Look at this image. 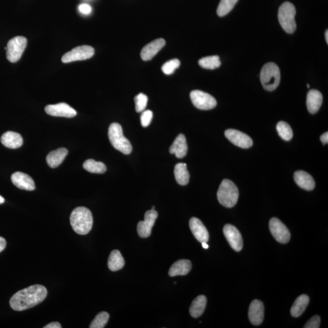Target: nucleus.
I'll list each match as a JSON object with an SVG mask.
<instances>
[{"instance_id": "1", "label": "nucleus", "mask_w": 328, "mask_h": 328, "mask_svg": "<svg viewBox=\"0 0 328 328\" xmlns=\"http://www.w3.org/2000/svg\"><path fill=\"white\" fill-rule=\"evenodd\" d=\"M47 295L48 291L45 286L32 285L13 295L10 300V306L16 311L28 310L43 302Z\"/></svg>"}, {"instance_id": "2", "label": "nucleus", "mask_w": 328, "mask_h": 328, "mask_svg": "<svg viewBox=\"0 0 328 328\" xmlns=\"http://www.w3.org/2000/svg\"><path fill=\"white\" fill-rule=\"evenodd\" d=\"M70 223L74 231L79 235H87L93 227L92 212L85 207L74 209L71 214Z\"/></svg>"}, {"instance_id": "3", "label": "nucleus", "mask_w": 328, "mask_h": 328, "mask_svg": "<svg viewBox=\"0 0 328 328\" xmlns=\"http://www.w3.org/2000/svg\"><path fill=\"white\" fill-rule=\"evenodd\" d=\"M217 198L220 205L227 208H233L238 200V189L232 181L225 179L218 190Z\"/></svg>"}, {"instance_id": "4", "label": "nucleus", "mask_w": 328, "mask_h": 328, "mask_svg": "<svg viewBox=\"0 0 328 328\" xmlns=\"http://www.w3.org/2000/svg\"><path fill=\"white\" fill-rule=\"evenodd\" d=\"M281 74L279 68L274 63L269 62L263 66L260 80L263 88L269 92L276 90L280 84Z\"/></svg>"}, {"instance_id": "5", "label": "nucleus", "mask_w": 328, "mask_h": 328, "mask_svg": "<svg viewBox=\"0 0 328 328\" xmlns=\"http://www.w3.org/2000/svg\"><path fill=\"white\" fill-rule=\"evenodd\" d=\"M109 137L112 147L123 154L131 153L133 148L131 143L123 134L122 126L118 123H112L109 129Z\"/></svg>"}, {"instance_id": "6", "label": "nucleus", "mask_w": 328, "mask_h": 328, "mask_svg": "<svg viewBox=\"0 0 328 328\" xmlns=\"http://www.w3.org/2000/svg\"><path fill=\"white\" fill-rule=\"evenodd\" d=\"M296 14V7L291 2L286 1L280 5L278 10V20L281 26L288 34H292L296 31L297 24L295 20Z\"/></svg>"}, {"instance_id": "7", "label": "nucleus", "mask_w": 328, "mask_h": 328, "mask_svg": "<svg viewBox=\"0 0 328 328\" xmlns=\"http://www.w3.org/2000/svg\"><path fill=\"white\" fill-rule=\"evenodd\" d=\"M27 41L25 37L16 36L8 41L6 58L11 63H15L20 59L26 48Z\"/></svg>"}, {"instance_id": "8", "label": "nucleus", "mask_w": 328, "mask_h": 328, "mask_svg": "<svg viewBox=\"0 0 328 328\" xmlns=\"http://www.w3.org/2000/svg\"><path fill=\"white\" fill-rule=\"evenodd\" d=\"M193 104L201 110H209L216 108L217 102L213 96L200 90H194L190 93Z\"/></svg>"}, {"instance_id": "9", "label": "nucleus", "mask_w": 328, "mask_h": 328, "mask_svg": "<svg viewBox=\"0 0 328 328\" xmlns=\"http://www.w3.org/2000/svg\"><path fill=\"white\" fill-rule=\"evenodd\" d=\"M95 52V49L92 46L88 45L77 46L63 55L62 61L63 63H68L89 59L94 56Z\"/></svg>"}, {"instance_id": "10", "label": "nucleus", "mask_w": 328, "mask_h": 328, "mask_svg": "<svg viewBox=\"0 0 328 328\" xmlns=\"http://www.w3.org/2000/svg\"><path fill=\"white\" fill-rule=\"evenodd\" d=\"M269 228L273 236L280 243L286 244L290 241L291 233L288 228L277 218L270 220Z\"/></svg>"}, {"instance_id": "11", "label": "nucleus", "mask_w": 328, "mask_h": 328, "mask_svg": "<svg viewBox=\"0 0 328 328\" xmlns=\"http://www.w3.org/2000/svg\"><path fill=\"white\" fill-rule=\"evenodd\" d=\"M158 217V213L155 210L151 209L146 212L144 220L139 222L137 224V230L140 237L145 238L151 235V230Z\"/></svg>"}, {"instance_id": "12", "label": "nucleus", "mask_w": 328, "mask_h": 328, "mask_svg": "<svg viewBox=\"0 0 328 328\" xmlns=\"http://www.w3.org/2000/svg\"><path fill=\"white\" fill-rule=\"evenodd\" d=\"M225 136L232 144L242 148H249L253 145L251 137L236 129H228L225 131Z\"/></svg>"}, {"instance_id": "13", "label": "nucleus", "mask_w": 328, "mask_h": 328, "mask_svg": "<svg viewBox=\"0 0 328 328\" xmlns=\"http://www.w3.org/2000/svg\"><path fill=\"white\" fill-rule=\"evenodd\" d=\"M223 232L231 247L236 252L241 251L243 241L240 232L235 226L226 224L223 228Z\"/></svg>"}, {"instance_id": "14", "label": "nucleus", "mask_w": 328, "mask_h": 328, "mask_svg": "<svg viewBox=\"0 0 328 328\" xmlns=\"http://www.w3.org/2000/svg\"><path fill=\"white\" fill-rule=\"evenodd\" d=\"M45 110L47 114L55 117L72 118L77 115L76 110L66 103L48 105Z\"/></svg>"}, {"instance_id": "15", "label": "nucleus", "mask_w": 328, "mask_h": 328, "mask_svg": "<svg viewBox=\"0 0 328 328\" xmlns=\"http://www.w3.org/2000/svg\"><path fill=\"white\" fill-rule=\"evenodd\" d=\"M11 181L14 186L21 190L33 191L35 189L33 179L26 173L17 172L11 176Z\"/></svg>"}, {"instance_id": "16", "label": "nucleus", "mask_w": 328, "mask_h": 328, "mask_svg": "<svg viewBox=\"0 0 328 328\" xmlns=\"http://www.w3.org/2000/svg\"><path fill=\"white\" fill-rule=\"evenodd\" d=\"M189 225L190 230L194 234L196 239L198 241L202 242H208L209 239V234L205 225L201 222V220L197 218L193 217L190 220Z\"/></svg>"}, {"instance_id": "17", "label": "nucleus", "mask_w": 328, "mask_h": 328, "mask_svg": "<svg viewBox=\"0 0 328 328\" xmlns=\"http://www.w3.org/2000/svg\"><path fill=\"white\" fill-rule=\"evenodd\" d=\"M264 305L260 300H255L250 303L249 308V319L253 325L258 326L262 324L264 319Z\"/></svg>"}, {"instance_id": "18", "label": "nucleus", "mask_w": 328, "mask_h": 328, "mask_svg": "<svg viewBox=\"0 0 328 328\" xmlns=\"http://www.w3.org/2000/svg\"><path fill=\"white\" fill-rule=\"evenodd\" d=\"M165 45V41L163 38H158V39L151 41L142 49L141 53H140L142 59L144 61L152 59Z\"/></svg>"}, {"instance_id": "19", "label": "nucleus", "mask_w": 328, "mask_h": 328, "mask_svg": "<svg viewBox=\"0 0 328 328\" xmlns=\"http://www.w3.org/2000/svg\"><path fill=\"white\" fill-rule=\"evenodd\" d=\"M294 181L302 189L311 191L315 188L316 183L313 176L305 171L299 170L295 172Z\"/></svg>"}, {"instance_id": "20", "label": "nucleus", "mask_w": 328, "mask_h": 328, "mask_svg": "<svg viewBox=\"0 0 328 328\" xmlns=\"http://www.w3.org/2000/svg\"><path fill=\"white\" fill-rule=\"evenodd\" d=\"M171 154H175L176 158L181 159L186 156L188 151L186 137L183 134H180L173 142L169 149Z\"/></svg>"}, {"instance_id": "21", "label": "nucleus", "mask_w": 328, "mask_h": 328, "mask_svg": "<svg viewBox=\"0 0 328 328\" xmlns=\"http://www.w3.org/2000/svg\"><path fill=\"white\" fill-rule=\"evenodd\" d=\"M323 96L322 93L317 90H311L308 92L307 98V105L309 112L311 114L318 112L322 106Z\"/></svg>"}, {"instance_id": "22", "label": "nucleus", "mask_w": 328, "mask_h": 328, "mask_svg": "<svg viewBox=\"0 0 328 328\" xmlns=\"http://www.w3.org/2000/svg\"><path fill=\"white\" fill-rule=\"evenodd\" d=\"M1 142L5 147L16 149L21 147L23 140L20 134L13 131H7L2 135Z\"/></svg>"}, {"instance_id": "23", "label": "nucleus", "mask_w": 328, "mask_h": 328, "mask_svg": "<svg viewBox=\"0 0 328 328\" xmlns=\"http://www.w3.org/2000/svg\"><path fill=\"white\" fill-rule=\"evenodd\" d=\"M68 153V151L65 148H60L52 151L46 156L47 163L52 169H55L62 163Z\"/></svg>"}, {"instance_id": "24", "label": "nucleus", "mask_w": 328, "mask_h": 328, "mask_svg": "<svg viewBox=\"0 0 328 328\" xmlns=\"http://www.w3.org/2000/svg\"><path fill=\"white\" fill-rule=\"evenodd\" d=\"M192 269V263L188 260H180L176 261L171 266L169 271L170 277L178 276V275H186L189 274Z\"/></svg>"}, {"instance_id": "25", "label": "nucleus", "mask_w": 328, "mask_h": 328, "mask_svg": "<svg viewBox=\"0 0 328 328\" xmlns=\"http://www.w3.org/2000/svg\"><path fill=\"white\" fill-rule=\"evenodd\" d=\"M310 302V298L307 295L300 296L295 301L291 309V314L294 318H299L305 312Z\"/></svg>"}, {"instance_id": "26", "label": "nucleus", "mask_w": 328, "mask_h": 328, "mask_svg": "<svg viewBox=\"0 0 328 328\" xmlns=\"http://www.w3.org/2000/svg\"><path fill=\"white\" fill-rule=\"evenodd\" d=\"M207 305V299L205 296H199L192 302L190 308V314L192 318L197 319L202 316L205 312Z\"/></svg>"}, {"instance_id": "27", "label": "nucleus", "mask_w": 328, "mask_h": 328, "mask_svg": "<svg viewBox=\"0 0 328 328\" xmlns=\"http://www.w3.org/2000/svg\"><path fill=\"white\" fill-rule=\"evenodd\" d=\"M125 261L122 254L118 250H114L110 253L108 260V266L110 271L115 272L122 269Z\"/></svg>"}, {"instance_id": "28", "label": "nucleus", "mask_w": 328, "mask_h": 328, "mask_svg": "<svg viewBox=\"0 0 328 328\" xmlns=\"http://www.w3.org/2000/svg\"><path fill=\"white\" fill-rule=\"evenodd\" d=\"M174 174L176 181L181 186H186L189 183L190 174L186 164H176L175 167Z\"/></svg>"}, {"instance_id": "29", "label": "nucleus", "mask_w": 328, "mask_h": 328, "mask_svg": "<svg viewBox=\"0 0 328 328\" xmlns=\"http://www.w3.org/2000/svg\"><path fill=\"white\" fill-rule=\"evenodd\" d=\"M83 167L85 170L92 173H98V174H103L107 171L106 165L103 162H98L92 159H90L85 161Z\"/></svg>"}, {"instance_id": "30", "label": "nucleus", "mask_w": 328, "mask_h": 328, "mask_svg": "<svg viewBox=\"0 0 328 328\" xmlns=\"http://www.w3.org/2000/svg\"><path fill=\"white\" fill-rule=\"evenodd\" d=\"M199 65L203 68L215 70L220 66L219 57L218 56L203 57L199 60Z\"/></svg>"}, {"instance_id": "31", "label": "nucleus", "mask_w": 328, "mask_h": 328, "mask_svg": "<svg viewBox=\"0 0 328 328\" xmlns=\"http://www.w3.org/2000/svg\"><path fill=\"white\" fill-rule=\"evenodd\" d=\"M277 130L283 140L289 141L293 137V131L288 123L280 121L277 125Z\"/></svg>"}, {"instance_id": "32", "label": "nucleus", "mask_w": 328, "mask_h": 328, "mask_svg": "<svg viewBox=\"0 0 328 328\" xmlns=\"http://www.w3.org/2000/svg\"><path fill=\"white\" fill-rule=\"evenodd\" d=\"M238 0H220L217 9V14L224 16L232 10Z\"/></svg>"}, {"instance_id": "33", "label": "nucleus", "mask_w": 328, "mask_h": 328, "mask_svg": "<svg viewBox=\"0 0 328 328\" xmlns=\"http://www.w3.org/2000/svg\"><path fill=\"white\" fill-rule=\"evenodd\" d=\"M109 319L108 313L101 312L99 313L90 324V328H103L106 326Z\"/></svg>"}, {"instance_id": "34", "label": "nucleus", "mask_w": 328, "mask_h": 328, "mask_svg": "<svg viewBox=\"0 0 328 328\" xmlns=\"http://www.w3.org/2000/svg\"><path fill=\"white\" fill-rule=\"evenodd\" d=\"M181 63L180 60L174 59L165 62L162 67V71L167 75H170L175 72L176 69L180 67Z\"/></svg>"}, {"instance_id": "35", "label": "nucleus", "mask_w": 328, "mask_h": 328, "mask_svg": "<svg viewBox=\"0 0 328 328\" xmlns=\"http://www.w3.org/2000/svg\"><path fill=\"white\" fill-rule=\"evenodd\" d=\"M135 108L137 112L144 111L147 106L148 97L143 93H140L134 98Z\"/></svg>"}, {"instance_id": "36", "label": "nucleus", "mask_w": 328, "mask_h": 328, "mask_svg": "<svg viewBox=\"0 0 328 328\" xmlns=\"http://www.w3.org/2000/svg\"><path fill=\"white\" fill-rule=\"evenodd\" d=\"M153 116V112L150 110L142 111V114L140 115V123L143 127H147L148 125H150Z\"/></svg>"}, {"instance_id": "37", "label": "nucleus", "mask_w": 328, "mask_h": 328, "mask_svg": "<svg viewBox=\"0 0 328 328\" xmlns=\"http://www.w3.org/2000/svg\"><path fill=\"white\" fill-rule=\"evenodd\" d=\"M321 325V318L319 316H314L309 320L305 324V328H319Z\"/></svg>"}, {"instance_id": "38", "label": "nucleus", "mask_w": 328, "mask_h": 328, "mask_svg": "<svg viewBox=\"0 0 328 328\" xmlns=\"http://www.w3.org/2000/svg\"><path fill=\"white\" fill-rule=\"evenodd\" d=\"M79 10L84 14H89L92 12V7L87 4H82L79 6Z\"/></svg>"}, {"instance_id": "39", "label": "nucleus", "mask_w": 328, "mask_h": 328, "mask_svg": "<svg viewBox=\"0 0 328 328\" xmlns=\"http://www.w3.org/2000/svg\"><path fill=\"white\" fill-rule=\"evenodd\" d=\"M44 328H62L61 325L59 322H55L46 325Z\"/></svg>"}, {"instance_id": "40", "label": "nucleus", "mask_w": 328, "mask_h": 328, "mask_svg": "<svg viewBox=\"0 0 328 328\" xmlns=\"http://www.w3.org/2000/svg\"><path fill=\"white\" fill-rule=\"evenodd\" d=\"M5 246H6V241H5L4 238L0 236V252H1L5 249Z\"/></svg>"}, {"instance_id": "41", "label": "nucleus", "mask_w": 328, "mask_h": 328, "mask_svg": "<svg viewBox=\"0 0 328 328\" xmlns=\"http://www.w3.org/2000/svg\"><path fill=\"white\" fill-rule=\"evenodd\" d=\"M321 140L324 145L327 144L328 143V133L326 132L324 134H322L321 136Z\"/></svg>"}, {"instance_id": "42", "label": "nucleus", "mask_w": 328, "mask_h": 328, "mask_svg": "<svg viewBox=\"0 0 328 328\" xmlns=\"http://www.w3.org/2000/svg\"><path fill=\"white\" fill-rule=\"evenodd\" d=\"M202 246L203 248H205L206 249H208L209 248V245L207 244V242H202Z\"/></svg>"}, {"instance_id": "43", "label": "nucleus", "mask_w": 328, "mask_h": 328, "mask_svg": "<svg viewBox=\"0 0 328 328\" xmlns=\"http://www.w3.org/2000/svg\"><path fill=\"white\" fill-rule=\"evenodd\" d=\"M325 39H326L327 43L328 44V31L327 30L326 32H325Z\"/></svg>"}, {"instance_id": "44", "label": "nucleus", "mask_w": 328, "mask_h": 328, "mask_svg": "<svg viewBox=\"0 0 328 328\" xmlns=\"http://www.w3.org/2000/svg\"><path fill=\"white\" fill-rule=\"evenodd\" d=\"M4 203V199L3 198L1 197V196H0V205H2V204H3Z\"/></svg>"}, {"instance_id": "45", "label": "nucleus", "mask_w": 328, "mask_h": 328, "mask_svg": "<svg viewBox=\"0 0 328 328\" xmlns=\"http://www.w3.org/2000/svg\"><path fill=\"white\" fill-rule=\"evenodd\" d=\"M151 210H155V207L153 206L152 209H151Z\"/></svg>"}, {"instance_id": "46", "label": "nucleus", "mask_w": 328, "mask_h": 328, "mask_svg": "<svg viewBox=\"0 0 328 328\" xmlns=\"http://www.w3.org/2000/svg\"><path fill=\"white\" fill-rule=\"evenodd\" d=\"M307 87H308V88H310V85L307 84Z\"/></svg>"}, {"instance_id": "47", "label": "nucleus", "mask_w": 328, "mask_h": 328, "mask_svg": "<svg viewBox=\"0 0 328 328\" xmlns=\"http://www.w3.org/2000/svg\"><path fill=\"white\" fill-rule=\"evenodd\" d=\"M5 50H7V46L4 48Z\"/></svg>"}]
</instances>
